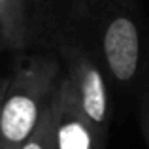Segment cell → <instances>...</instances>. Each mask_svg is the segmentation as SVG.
<instances>
[{
    "label": "cell",
    "mask_w": 149,
    "mask_h": 149,
    "mask_svg": "<svg viewBox=\"0 0 149 149\" xmlns=\"http://www.w3.org/2000/svg\"><path fill=\"white\" fill-rule=\"evenodd\" d=\"M62 64L53 55H19L0 109V149H19L49 108Z\"/></svg>",
    "instance_id": "6da1fadb"
},
{
    "label": "cell",
    "mask_w": 149,
    "mask_h": 149,
    "mask_svg": "<svg viewBox=\"0 0 149 149\" xmlns=\"http://www.w3.org/2000/svg\"><path fill=\"white\" fill-rule=\"evenodd\" d=\"M100 55L106 76L121 89H134L143 64V36L138 13L128 4L106 11L100 26Z\"/></svg>",
    "instance_id": "7a4b0ae2"
},
{
    "label": "cell",
    "mask_w": 149,
    "mask_h": 149,
    "mask_svg": "<svg viewBox=\"0 0 149 149\" xmlns=\"http://www.w3.org/2000/svg\"><path fill=\"white\" fill-rule=\"evenodd\" d=\"M61 57L64 64L62 74L68 77L83 113L98 130V134L108 142L111 104L108 79L102 64L87 49L70 42L61 44Z\"/></svg>",
    "instance_id": "3957f363"
},
{
    "label": "cell",
    "mask_w": 149,
    "mask_h": 149,
    "mask_svg": "<svg viewBox=\"0 0 149 149\" xmlns=\"http://www.w3.org/2000/svg\"><path fill=\"white\" fill-rule=\"evenodd\" d=\"M49 111L53 119L55 149H106V140L83 113L64 74H61L55 85Z\"/></svg>",
    "instance_id": "277c9868"
},
{
    "label": "cell",
    "mask_w": 149,
    "mask_h": 149,
    "mask_svg": "<svg viewBox=\"0 0 149 149\" xmlns=\"http://www.w3.org/2000/svg\"><path fill=\"white\" fill-rule=\"evenodd\" d=\"M29 42V17L25 0H0V44L8 49H23Z\"/></svg>",
    "instance_id": "5b68a950"
},
{
    "label": "cell",
    "mask_w": 149,
    "mask_h": 149,
    "mask_svg": "<svg viewBox=\"0 0 149 149\" xmlns=\"http://www.w3.org/2000/svg\"><path fill=\"white\" fill-rule=\"evenodd\" d=\"M19 149H55L53 119H51L49 108L45 109L44 117H42V121L38 123V127L34 128V132L26 138V142Z\"/></svg>",
    "instance_id": "8992f818"
},
{
    "label": "cell",
    "mask_w": 149,
    "mask_h": 149,
    "mask_svg": "<svg viewBox=\"0 0 149 149\" xmlns=\"http://www.w3.org/2000/svg\"><path fill=\"white\" fill-rule=\"evenodd\" d=\"M140 127L149 147V87L142 93V98H140Z\"/></svg>",
    "instance_id": "52a82bcc"
},
{
    "label": "cell",
    "mask_w": 149,
    "mask_h": 149,
    "mask_svg": "<svg viewBox=\"0 0 149 149\" xmlns=\"http://www.w3.org/2000/svg\"><path fill=\"white\" fill-rule=\"evenodd\" d=\"M6 85H8V77H0V109H2V98L6 93Z\"/></svg>",
    "instance_id": "ba28073f"
}]
</instances>
